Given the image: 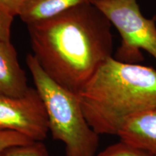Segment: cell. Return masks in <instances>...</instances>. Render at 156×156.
I'll return each mask as SVG.
<instances>
[{"mask_svg": "<svg viewBox=\"0 0 156 156\" xmlns=\"http://www.w3.org/2000/svg\"><path fill=\"white\" fill-rule=\"evenodd\" d=\"M25 62L41 98L54 140L63 142L65 156H95L99 134L87 123L77 94L54 81L31 54Z\"/></svg>", "mask_w": 156, "mask_h": 156, "instance_id": "3957f363", "label": "cell"}, {"mask_svg": "<svg viewBox=\"0 0 156 156\" xmlns=\"http://www.w3.org/2000/svg\"><path fill=\"white\" fill-rule=\"evenodd\" d=\"M34 142L28 137L17 132L0 130V155L7 148L17 145H23Z\"/></svg>", "mask_w": 156, "mask_h": 156, "instance_id": "8fae6325", "label": "cell"}, {"mask_svg": "<svg viewBox=\"0 0 156 156\" xmlns=\"http://www.w3.org/2000/svg\"><path fill=\"white\" fill-rule=\"evenodd\" d=\"M14 17L0 8V41H10L11 28Z\"/></svg>", "mask_w": 156, "mask_h": 156, "instance_id": "7c38bea8", "label": "cell"}, {"mask_svg": "<svg viewBox=\"0 0 156 156\" xmlns=\"http://www.w3.org/2000/svg\"><path fill=\"white\" fill-rule=\"evenodd\" d=\"M93 4L116 28L122 38L115 59L139 64L144 59L141 50L156 59L155 17L146 18L136 0H93Z\"/></svg>", "mask_w": 156, "mask_h": 156, "instance_id": "277c9868", "label": "cell"}, {"mask_svg": "<svg viewBox=\"0 0 156 156\" xmlns=\"http://www.w3.org/2000/svg\"><path fill=\"white\" fill-rule=\"evenodd\" d=\"M117 136L120 141L156 156V108L129 119Z\"/></svg>", "mask_w": 156, "mask_h": 156, "instance_id": "52a82bcc", "label": "cell"}, {"mask_svg": "<svg viewBox=\"0 0 156 156\" xmlns=\"http://www.w3.org/2000/svg\"><path fill=\"white\" fill-rule=\"evenodd\" d=\"M112 25L93 3H85L27 28L33 55L45 73L78 95L112 57Z\"/></svg>", "mask_w": 156, "mask_h": 156, "instance_id": "6da1fadb", "label": "cell"}, {"mask_svg": "<svg viewBox=\"0 0 156 156\" xmlns=\"http://www.w3.org/2000/svg\"><path fill=\"white\" fill-rule=\"evenodd\" d=\"M95 156H155L139 148L119 141L108 146Z\"/></svg>", "mask_w": 156, "mask_h": 156, "instance_id": "30bf717a", "label": "cell"}, {"mask_svg": "<svg viewBox=\"0 0 156 156\" xmlns=\"http://www.w3.org/2000/svg\"><path fill=\"white\" fill-rule=\"evenodd\" d=\"M78 97L96 133L117 135L129 119L156 108V70L112 56L101 64Z\"/></svg>", "mask_w": 156, "mask_h": 156, "instance_id": "7a4b0ae2", "label": "cell"}, {"mask_svg": "<svg viewBox=\"0 0 156 156\" xmlns=\"http://www.w3.org/2000/svg\"><path fill=\"white\" fill-rule=\"evenodd\" d=\"M93 0H28L20 11V19L29 25L51 19L68 9Z\"/></svg>", "mask_w": 156, "mask_h": 156, "instance_id": "ba28073f", "label": "cell"}, {"mask_svg": "<svg viewBox=\"0 0 156 156\" xmlns=\"http://www.w3.org/2000/svg\"><path fill=\"white\" fill-rule=\"evenodd\" d=\"M0 130L17 132L35 142L46 139L48 116L36 88L30 87L20 97L0 95Z\"/></svg>", "mask_w": 156, "mask_h": 156, "instance_id": "5b68a950", "label": "cell"}, {"mask_svg": "<svg viewBox=\"0 0 156 156\" xmlns=\"http://www.w3.org/2000/svg\"><path fill=\"white\" fill-rule=\"evenodd\" d=\"M29 88L15 46L11 41H0V95L20 97Z\"/></svg>", "mask_w": 156, "mask_h": 156, "instance_id": "8992f818", "label": "cell"}, {"mask_svg": "<svg viewBox=\"0 0 156 156\" xmlns=\"http://www.w3.org/2000/svg\"><path fill=\"white\" fill-rule=\"evenodd\" d=\"M0 156H50L46 146L42 142H32L6 149Z\"/></svg>", "mask_w": 156, "mask_h": 156, "instance_id": "9c48e42d", "label": "cell"}, {"mask_svg": "<svg viewBox=\"0 0 156 156\" xmlns=\"http://www.w3.org/2000/svg\"><path fill=\"white\" fill-rule=\"evenodd\" d=\"M28 0H0V8L13 17L18 16L20 11Z\"/></svg>", "mask_w": 156, "mask_h": 156, "instance_id": "4fadbf2b", "label": "cell"}]
</instances>
